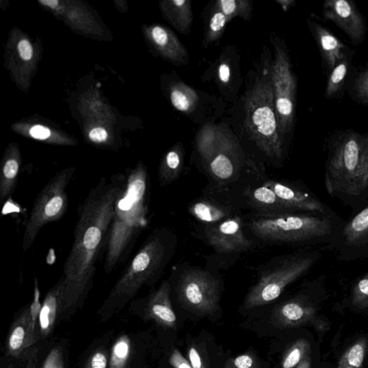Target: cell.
<instances>
[{
	"label": "cell",
	"instance_id": "obj_1",
	"mask_svg": "<svg viewBox=\"0 0 368 368\" xmlns=\"http://www.w3.org/2000/svg\"><path fill=\"white\" fill-rule=\"evenodd\" d=\"M126 177L102 178L78 210L75 240L63 265L65 312L75 309L92 284L99 252L105 245Z\"/></svg>",
	"mask_w": 368,
	"mask_h": 368
},
{
	"label": "cell",
	"instance_id": "obj_2",
	"mask_svg": "<svg viewBox=\"0 0 368 368\" xmlns=\"http://www.w3.org/2000/svg\"><path fill=\"white\" fill-rule=\"evenodd\" d=\"M148 174L137 166L126 177L115 207V213L106 240L104 269L111 273L127 259L134 242L148 220Z\"/></svg>",
	"mask_w": 368,
	"mask_h": 368
},
{
	"label": "cell",
	"instance_id": "obj_3",
	"mask_svg": "<svg viewBox=\"0 0 368 368\" xmlns=\"http://www.w3.org/2000/svg\"><path fill=\"white\" fill-rule=\"evenodd\" d=\"M330 195L357 197L368 189V134L342 133L333 143L326 164Z\"/></svg>",
	"mask_w": 368,
	"mask_h": 368
},
{
	"label": "cell",
	"instance_id": "obj_4",
	"mask_svg": "<svg viewBox=\"0 0 368 368\" xmlns=\"http://www.w3.org/2000/svg\"><path fill=\"white\" fill-rule=\"evenodd\" d=\"M245 127L259 149L281 159L283 142L279 133L271 78L257 80L247 95Z\"/></svg>",
	"mask_w": 368,
	"mask_h": 368
},
{
	"label": "cell",
	"instance_id": "obj_5",
	"mask_svg": "<svg viewBox=\"0 0 368 368\" xmlns=\"http://www.w3.org/2000/svg\"><path fill=\"white\" fill-rule=\"evenodd\" d=\"M250 229L260 239L274 243H301L328 235L332 230L326 217L281 214L252 221Z\"/></svg>",
	"mask_w": 368,
	"mask_h": 368
},
{
	"label": "cell",
	"instance_id": "obj_6",
	"mask_svg": "<svg viewBox=\"0 0 368 368\" xmlns=\"http://www.w3.org/2000/svg\"><path fill=\"white\" fill-rule=\"evenodd\" d=\"M166 253L164 240L158 235L145 242L110 293L108 305L121 304L133 298L161 269Z\"/></svg>",
	"mask_w": 368,
	"mask_h": 368
},
{
	"label": "cell",
	"instance_id": "obj_7",
	"mask_svg": "<svg viewBox=\"0 0 368 368\" xmlns=\"http://www.w3.org/2000/svg\"><path fill=\"white\" fill-rule=\"evenodd\" d=\"M72 173L70 171H64L57 174L36 198L23 237L24 252L31 247L44 226L56 222L65 214L68 205L66 190L71 180Z\"/></svg>",
	"mask_w": 368,
	"mask_h": 368
},
{
	"label": "cell",
	"instance_id": "obj_8",
	"mask_svg": "<svg viewBox=\"0 0 368 368\" xmlns=\"http://www.w3.org/2000/svg\"><path fill=\"white\" fill-rule=\"evenodd\" d=\"M316 259L310 254L293 256L264 274L248 293L245 307L252 309L276 300L288 285L310 270Z\"/></svg>",
	"mask_w": 368,
	"mask_h": 368
},
{
	"label": "cell",
	"instance_id": "obj_9",
	"mask_svg": "<svg viewBox=\"0 0 368 368\" xmlns=\"http://www.w3.org/2000/svg\"><path fill=\"white\" fill-rule=\"evenodd\" d=\"M271 78L279 133L283 139V136L290 131L295 116L297 80L287 53L278 46L276 47Z\"/></svg>",
	"mask_w": 368,
	"mask_h": 368
},
{
	"label": "cell",
	"instance_id": "obj_10",
	"mask_svg": "<svg viewBox=\"0 0 368 368\" xmlns=\"http://www.w3.org/2000/svg\"><path fill=\"white\" fill-rule=\"evenodd\" d=\"M178 290L182 304L197 314L207 315L216 310L218 283L208 273L192 270L184 274L179 281Z\"/></svg>",
	"mask_w": 368,
	"mask_h": 368
},
{
	"label": "cell",
	"instance_id": "obj_11",
	"mask_svg": "<svg viewBox=\"0 0 368 368\" xmlns=\"http://www.w3.org/2000/svg\"><path fill=\"white\" fill-rule=\"evenodd\" d=\"M324 19L333 22L349 37L354 45L361 44L366 32L363 17L349 0H326L323 6Z\"/></svg>",
	"mask_w": 368,
	"mask_h": 368
},
{
	"label": "cell",
	"instance_id": "obj_12",
	"mask_svg": "<svg viewBox=\"0 0 368 368\" xmlns=\"http://www.w3.org/2000/svg\"><path fill=\"white\" fill-rule=\"evenodd\" d=\"M209 244L219 253H232L248 250L252 243L245 235L242 220L238 216L230 217L207 233Z\"/></svg>",
	"mask_w": 368,
	"mask_h": 368
},
{
	"label": "cell",
	"instance_id": "obj_13",
	"mask_svg": "<svg viewBox=\"0 0 368 368\" xmlns=\"http://www.w3.org/2000/svg\"><path fill=\"white\" fill-rule=\"evenodd\" d=\"M265 184L276 193L289 211H325L324 204L318 199L297 188L276 181H268Z\"/></svg>",
	"mask_w": 368,
	"mask_h": 368
},
{
	"label": "cell",
	"instance_id": "obj_14",
	"mask_svg": "<svg viewBox=\"0 0 368 368\" xmlns=\"http://www.w3.org/2000/svg\"><path fill=\"white\" fill-rule=\"evenodd\" d=\"M35 329V323L32 320L29 307L20 314L12 326L6 343L8 355L18 357L35 344L38 341Z\"/></svg>",
	"mask_w": 368,
	"mask_h": 368
},
{
	"label": "cell",
	"instance_id": "obj_15",
	"mask_svg": "<svg viewBox=\"0 0 368 368\" xmlns=\"http://www.w3.org/2000/svg\"><path fill=\"white\" fill-rule=\"evenodd\" d=\"M170 292L169 283L164 281L147 303L145 314L164 326L175 328L177 318L172 307Z\"/></svg>",
	"mask_w": 368,
	"mask_h": 368
},
{
	"label": "cell",
	"instance_id": "obj_16",
	"mask_svg": "<svg viewBox=\"0 0 368 368\" xmlns=\"http://www.w3.org/2000/svg\"><path fill=\"white\" fill-rule=\"evenodd\" d=\"M64 312V286L62 280L48 293L42 305L39 324L42 336L47 337L54 326L59 314Z\"/></svg>",
	"mask_w": 368,
	"mask_h": 368
},
{
	"label": "cell",
	"instance_id": "obj_17",
	"mask_svg": "<svg viewBox=\"0 0 368 368\" xmlns=\"http://www.w3.org/2000/svg\"><path fill=\"white\" fill-rule=\"evenodd\" d=\"M314 35L320 49L321 56L328 67L332 71L345 59V45L323 26L314 25Z\"/></svg>",
	"mask_w": 368,
	"mask_h": 368
},
{
	"label": "cell",
	"instance_id": "obj_18",
	"mask_svg": "<svg viewBox=\"0 0 368 368\" xmlns=\"http://www.w3.org/2000/svg\"><path fill=\"white\" fill-rule=\"evenodd\" d=\"M152 38L155 44L164 50L167 57L178 65L188 62V54L176 35L161 26H157L152 30Z\"/></svg>",
	"mask_w": 368,
	"mask_h": 368
},
{
	"label": "cell",
	"instance_id": "obj_19",
	"mask_svg": "<svg viewBox=\"0 0 368 368\" xmlns=\"http://www.w3.org/2000/svg\"><path fill=\"white\" fill-rule=\"evenodd\" d=\"M313 309L307 305L292 300L281 305L274 312L276 322L282 326H291L306 322L313 315Z\"/></svg>",
	"mask_w": 368,
	"mask_h": 368
},
{
	"label": "cell",
	"instance_id": "obj_20",
	"mask_svg": "<svg viewBox=\"0 0 368 368\" xmlns=\"http://www.w3.org/2000/svg\"><path fill=\"white\" fill-rule=\"evenodd\" d=\"M190 213L201 222L214 224L230 218L225 207L207 201H200L190 207Z\"/></svg>",
	"mask_w": 368,
	"mask_h": 368
},
{
	"label": "cell",
	"instance_id": "obj_21",
	"mask_svg": "<svg viewBox=\"0 0 368 368\" xmlns=\"http://www.w3.org/2000/svg\"><path fill=\"white\" fill-rule=\"evenodd\" d=\"M253 202L257 207L274 213L273 216L286 214L289 210L276 193L264 184L252 193Z\"/></svg>",
	"mask_w": 368,
	"mask_h": 368
},
{
	"label": "cell",
	"instance_id": "obj_22",
	"mask_svg": "<svg viewBox=\"0 0 368 368\" xmlns=\"http://www.w3.org/2000/svg\"><path fill=\"white\" fill-rule=\"evenodd\" d=\"M197 93L190 87L183 83L176 84L171 90V101L180 112L190 114L199 102Z\"/></svg>",
	"mask_w": 368,
	"mask_h": 368
},
{
	"label": "cell",
	"instance_id": "obj_23",
	"mask_svg": "<svg viewBox=\"0 0 368 368\" xmlns=\"http://www.w3.org/2000/svg\"><path fill=\"white\" fill-rule=\"evenodd\" d=\"M343 235L347 243L357 245L368 239V206L345 226Z\"/></svg>",
	"mask_w": 368,
	"mask_h": 368
},
{
	"label": "cell",
	"instance_id": "obj_24",
	"mask_svg": "<svg viewBox=\"0 0 368 368\" xmlns=\"http://www.w3.org/2000/svg\"><path fill=\"white\" fill-rule=\"evenodd\" d=\"M171 22L178 32L188 33L193 21L190 1L173 0L169 2Z\"/></svg>",
	"mask_w": 368,
	"mask_h": 368
},
{
	"label": "cell",
	"instance_id": "obj_25",
	"mask_svg": "<svg viewBox=\"0 0 368 368\" xmlns=\"http://www.w3.org/2000/svg\"><path fill=\"white\" fill-rule=\"evenodd\" d=\"M20 170L16 159H8L4 164L0 176V200L4 202L14 192Z\"/></svg>",
	"mask_w": 368,
	"mask_h": 368
},
{
	"label": "cell",
	"instance_id": "obj_26",
	"mask_svg": "<svg viewBox=\"0 0 368 368\" xmlns=\"http://www.w3.org/2000/svg\"><path fill=\"white\" fill-rule=\"evenodd\" d=\"M182 169V154L180 152H169L164 160L159 173V181L161 186L167 185L174 181Z\"/></svg>",
	"mask_w": 368,
	"mask_h": 368
},
{
	"label": "cell",
	"instance_id": "obj_27",
	"mask_svg": "<svg viewBox=\"0 0 368 368\" xmlns=\"http://www.w3.org/2000/svg\"><path fill=\"white\" fill-rule=\"evenodd\" d=\"M365 353V342L356 343L344 353L337 368H362Z\"/></svg>",
	"mask_w": 368,
	"mask_h": 368
},
{
	"label": "cell",
	"instance_id": "obj_28",
	"mask_svg": "<svg viewBox=\"0 0 368 368\" xmlns=\"http://www.w3.org/2000/svg\"><path fill=\"white\" fill-rule=\"evenodd\" d=\"M217 7L230 20L238 16L246 19L251 13L250 3L245 0H220Z\"/></svg>",
	"mask_w": 368,
	"mask_h": 368
},
{
	"label": "cell",
	"instance_id": "obj_29",
	"mask_svg": "<svg viewBox=\"0 0 368 368\" xmlns=\"http://www.w3.org/2000/svg\"><path fill=\"white\" fill-rule=\"evenodd\" d=\"M210 170L218 179L226 180L233 176L235 166L229 157L225 154H218L211 161Z\"/></svg>",
	"mask_w": 368,
	"mask_h": 368
},
{
	"label": "cell",
	"instance_id": "obj_30",
	"mask_svg": "<svg viewBox=\"0 0 368 368\" xmlns=\"http://www.w3.org/2000/svg\"><path fill=\"white\" fill-rule=\"evenodd\" d=\"M130 341L123 336L116 343L109 360V368H125L130 353Z\"/></svg>",
	"mask_w": 368,
	"mask_h": 368
},
{
	"label": "cell",
	"instance_id": "obj_31",
	"mask_svg": "<svg viewBox=\"0 0 368 368\" xmlns=\"http://www.w3.org/2000/svg\"><path fill=\"white\" fill-rule=\"evenodd\" d=\"M348 70V61L344 59L331 71L326 89V97L327 98L332 97L340 90L347 76Z\"/></svg>",
	"mask_w": 368,
	"mask_h": 368
},
{
	"label": "cell",
	"instance_id": "obj_32",
	"mask_svg": "<svg viewBox=\"0 0 368 368\" xmlns=\"http://www.w3.org/2000/svg\"><path fill=\"white\" fill-rule=\"evenodd\" d=\"M309 350V344L305 340H300L289 349L282 361L283 368L298 367L304 360Z\"/></svg>",
	"mask_w": 368,
	"mask_h": 368
},
{
	"label": "cell",
	"instance_id": "obj_33",
	"mask_svg": "<svg viewBox=\"0 0 368 368\" xmlns=\"http://www.w3.org/2000/svg\"><path fill=\"white\" fill-rule=\"evenodd\" d=\"M229 20L222 12L219 11L215 13L210 20L206 40L209 43L218 40L222 35Z\"/></svg>",
	"mask_w": 368,
	"mask_h": 368
},
{
	"label": "cell",
	"instance_id": "obj_34",
	"mask_svg": "<svg viewBox=\"0 0 368 368\" xmlns=\"http://www.w3.org/2000/svg\"><path fill=\"white\" fill-rule=\"evenodd\" d=\"M352 302L361 308L368 306V274L355 284L352 293Z\"/></svg>",
	"mask_w": 368,
	"mask_h": 368
},
{
	"label": "cell",
	"instance_id": "obj_35",
	"mask_svg": "<svg viewBox=\"0 0 368 368\" xmlns=\"http://www.w3.org/2000/svg\"><path fill=\"white\" fill-rule=\"evenodd\" d=\"M354 91L360 102L368 104V68L363 70L356 80Z\"/></svg>",
	"mask_w": 368,
	"mask_h": 368
},
{
	"label": "cell",
	"instance_id": "obj_36",
	"mask_svg": "<svg viewBox=\"0 0 368 368\" xmlns=\"http://www.w3.org/2000/svg\"><path fill=\"white\" fill-rule=\"evenodd\" d=\"M225 368H256V362L250 354H244L231 359Z\"/></svg>",
	"mask_w": 368,
	"mask_h": 368
},
{
	"label": "cell",
	"instance_id": "obj_37",
	"mask_svg": "<svg viewBox=\"0 0 368 368\" xmlns=\"http://www.w3.org/2000/svg\"><path fill=\"white\" fill-rule=\"evenodd\" d=\"M43 368H64L63 357L59 348L51 350L45 360Z\"/></svg>",
	"mask_w": 368,
	"mask_h": 368
},
{
	"label": "cell",
	"instance_id": "obj_38",
	"mask_svg": "<svg viewBox=\"0 0 368 368\" xmlns=\"http://www.w3.org/2000/svg\"><path fill=\"white\" fill-rule=\"evenodd\" d=\"M108 359L104 351L95 352L89 359L85 368H107Z\"/></svg>",
	"mask_w": 368,
	"mask_h": 368
},
{
	"label": "cell",
	"instance_id": "obj_39",
	"mask_svg": "<svg viewBox=\"0 0 368 368\" xmlns=\"http://www.w3.org/2000/svg\"><path fill=\"white\" fill-rule=\"evenodd\" d=\"M169 362L173 368H193L190 361L184 358L178 350L173 351Z\"/></svg>",
	"mask_w": 368,
	"mask_h": 368
},
{
	"label": "cell",
	"instance_id": "obj_40",
	"mask_svg": "<svg viewBox=\"0 0 368 368\" xmlns=\"http://www.w3.org/2000/svg\"><path fill=\"white\" fill-rule=\"evenodd\" d=\"M30 134L35 139L44 140L50 137L51 130L42 125H35L30 129Z\"/></svg>",
	"mask_w": 368,
	"mask_h": 368
},
{
	"label": "cell",
	"instance_id": "obj_41",
	"mask_svg": "<svg viewBox=\"0 0 368 368\" xmlns=\"http://www.w3.org/2000/svg\"><path fill=\"white\" fill-rule=\"evenodd\" d=\"M188 358L193 368H206L198 350L192 347L189 349Z\"/></svg>",
	"mask_w": 368,
	"mask_h": 368
},
{
	"label": "cell",
	"instance_id": "obj_42",
	"mask_svg": "<svg viewBox=\"0 0 368 368\" xmlns=\"http://www.w3.org/2000/svg\"><path fill=\"white\" fill-rule=\"evenodd\" d=\"M18 51L20 57L25 61L31 59L33 54L32 48L29 42L23 40L18 44Z\"/></svg>",
	"mask_w": 368,
	"mask_h": 368
},
{
	"label": "cell",
	"instance_id": "obj_43",
	"mask_svg": "<svg viewBox=\"0 0 368 368\" xmlns=\"http://www.w3.org/2000/svg\"><path fill=\"white\" fill-rule=\"evenodd\" d=\"M42 305L39 302V292L36 289L35 294V300L30 307L33 321L35 323L37 318L39 317Z\"/></svg>",
	"mask_w": 368,
	"mask_h": 368
},
{
	"label": "cell",
	"instance_id": "obj_44",
	"mask_svg": "<svg viewBox=\"0 0 368 368\" xmlns=\"http://www.w3.org/2000/svg\"><path fill=\"white\" fill-rule=\"evenodd\" d=\"M90 138L96 142H104L107 138V133L104 128H97L91 130Z\"/></svg>",
	"mask_w": 368,
	"mask_h": 368
},
{
	"label": "cell",
	"instance_id": "obj_45",
	"mask_svg": "<svg viewBox=\"0 0 368 368\" xmlns=\"http://www.w3.org/2000/svg\"><path fill=\"white\" fill-rule=\"evenodd\" d=\"M219 77L223 83H228L231 79V69L227 63H223L219 68Z\"/></svg>",
	"mask_w": 368,
	"mask_h": 368
},
{
	"label": "cell",
	"instance_id": "obj_46",
	"mask_svg": "<svg viewBox=\"0 0 368 368\" xmlns=\"http://www.w3.org/2000/svg\"><path fill=\"white\" fill-rule=\"evenodd\" d=\"M40 3L51 8H55L59 5V2L56 0H42Z\"/></svg>",
	"mask_w": 368,
	"mask_h": 368
},
{
	"label": "cell",
	"instance_id": "obj_47",
	"mask_svg": "<svg viewBox=\"0 0 368 368\" xmlns=\"http://www.w3.org/2000/svg\"><path fill=\"white\" fill-rule=\"evenodd\" d=\"M297 368H310V360L307 358L305 359L298 367Z\"/></svg>",
	"mask_w": 368,
	"mask_h": 368
},
{
	"label": "cell",
	"instance_id": "obj_48",
	"mask_svg": "<svg viewBox=\"0 0 368 368\" xmlns=\"http://www.w3.org/2000/svg\"><path fill=\"white\" fill-rule=\"evenodd\" d=\"M278 3L281 4L284 11H287L288 8L294 4L293 1H278Z\"/></svg>",
	"mask_w": 368,
	"mask_h": 368
},
{
	"label": "cell",
	"instance_id": "obj_49",
	"mask_svg": "<svg viewBox=\"0 0 368 368\" xmlns=\"http://www.w3.org/2000/svg\"><path fill=\"white\" fill-rule=\"evenodd\" d=\"M24 368H35V367L34 366V364H28Z\"/></svg>",
	"mask_w": 368,
	"mask_h": 368
}]
</instances>
